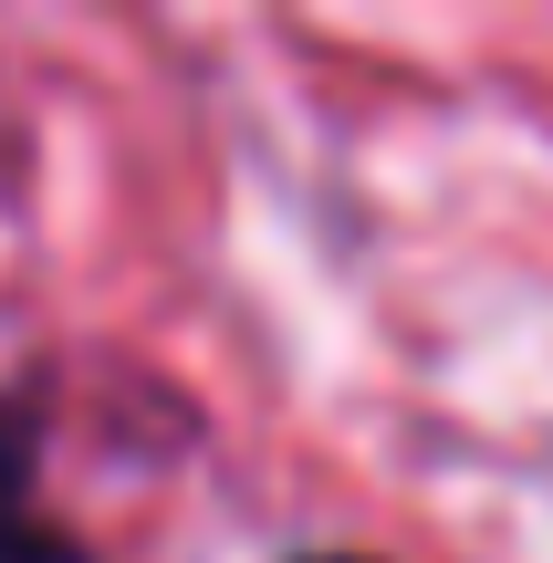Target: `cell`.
<instances>
[{
    "instance_id": "6da1fadb",
    "label": "cell",
    "mask_w": 553,
    "mask_h": 563,
    "mask_svg": "<svg viewBox=\"0 0 553 563\" xmlns=\"http://www.w3.org/2000/svg\"><path fill=\"white\" fill-rule=\"evenodd\" d=\"M0 563H84L53 522L32 511V481H21V428L0 407Z\"/></svg>"
}]
</instances>
